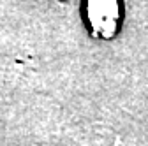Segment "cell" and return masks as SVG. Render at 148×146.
Segmentation results:
<instances>
[{
    "mask_svg": "<svg viewBox=\"0 0 148 146\" xmlns=\"http://www.w3.org/2000/svg\"><path fill=\"white\" fill-rule=\"evenodd\" d=\"M115 0H90V20L97 33L111 35L116 23Z\"/></svg>",
    "mask_w": 148,
    "mask_h": 146,
    "instance_id": "cell-1",
    "label": "cell"
}]
</instances>
